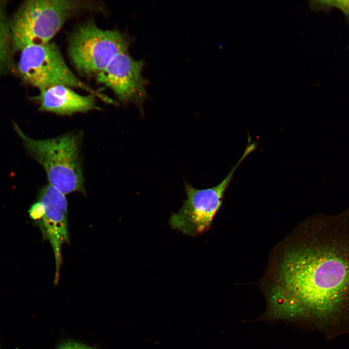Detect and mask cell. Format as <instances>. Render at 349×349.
Segmentation results:
<instances>
[{"label": "cell", "mask_w": 349, "mask_h": 349, "mask_svg": "<svg viewBox=\"0 0 349 349\" xmlns=\"http://www.w3.org/2000/svg\"><path fill=\"white\" fill-rule=\"evenodd\" d=\"M305 229L282 257L275 284L296 315H327L349 301V206L316 217Z\"/></svg>", "instance_id": "1"}, {"label": "cell", "mask_w": 349, "mask_h": 349, "mask_svg": "<svg viewBox=\"0 0 349 349\" xmlns=\"http://www.w3.org/2000/svg\"><path fill=\"white\" fill-rule=\"evenodd\" d=\"M97 8L90 1L29 0L21 3L9 20L15 51L26 46L45 44L78 12Z\"/></svg>", "instance_id": "2"}, {"label": "cell", "mask_w": 349, "mask_h": 349, "mask_svg": "<svg viewBox=\"0 0 349 349\" xmlns=\"http://www.w3.org/2000/svg\"><path fill=\"white\" fill-rule=\"evenodd\" d=\"M28 153L46 171L49 184L64 195L84 192L80 159V136L69 132L53 138L37 140L27 136L14 123Z\"/></svg>", "instance_id": "3"}, {"label": "cell", "mask_w": 349, "mask_h": 349, "mask_svg": "<svg viewBox=\"0 0 349 349\" xmlns=\"http://www.w3.org/2000/svg\"><path fill=\"white\" fill-rule=\"evenodd\" d=\"M19 52L16 71L24 82L39 90L55 85H63L83 90L106 102L114 103L111 98L86 84L73 73L55 43L29 45Z\"/></svg>", "instance_id": "4"}, {"label": "cell", "mask_w": 349, "mask_h": 349, "mask_svg": "<svg viewBox=\"0 0 349 349\" xmlns=\"http://www.w3.org/2000/svg\"><path fill=\"white\" fill-rule=\"evenodd\" d=\"M130 39L117 30H104L92 20L77 27L68 39V54L77 70L96 76L118 54L127 52Z\"/></svg>", "instance_id": "5"}, {"label": "cell", "mask_w": 349, "mask_h": 349, "mask_svg": "<svg viewBox=\"0 0 349 349\" xmlns=\"http://www.w3.org/2000/svg\"><path fill=\"white\" fill-rule=\"evenodd\" d=\"M256 147L255 143L248 142L237 164L226 176L214 187L198 189L185 182L184 190L187 198L179 210L171 215L169 222L171 227L190 236H196L207 231L222 206L224 194L235 171Z\"/></svg>", "instance_id": "6"}, {"label": "cell", "mask_w": 349, "mask_h": 349, "mask_svg": "<svg viewBox=\"0 0 349 349\" xmlns=\"http://www.w3.org/2000/svg\"><path fill=\"white\" fill-rule=\"evenodd\" d=\"M143 60H136L127 52L115 56L95 76L97 82L110 88L123 103H132L142 109L147 97V81L142 76Z\"/></svg>", "instance_id": "7"}, {"label": "cell", "mask_w": 349, "mask_h": 349, "mask_svg": "<svg viewBox=\"0 0 349 349\" xmlns=\"http://www.w3.org/2000/svg\"><path fill=\"white\" fill-rule=\"evenodd\" d=\"M37 200L42 206L43 214L35 223L39 227L44 240H48L53 249L56 265L55 283L57 284L62 262V245L69 241L67 202L65 195L49 183L40 190Z\"/></svg>", "instance_id": "8"}, {"label": "cell", "mask_w": 349, "mask_h": 349, "mask_svg": "<svg viewBox=\"0 0 349 349\" xmlns=\"http://www.w3.org/2000/svg\"><path fill=\"white\" fill-rule=\"evenodd\" d=\"M95 97L92 94L80 95L67 86L55 85L39 90V95L31 99L38 102L40 111L71 115L100 110L96 105Z\"/></svg>", "instance_id": "9"}, {"label": "cell", "mask_w": 349, "mask_h": 349, "mask_svg": "<svg viewBox=\"0 0 349 349\" xmlns=\"http://www.w3.org/2000/svg\"><path fill=\"white\" fill-rule=\"evenodd\" d=\"M6 3L0 1V75L16 71V52L11 37Z\"/></svg>", "instance_id": "10"}, {"label": "cell", "mask_w": 349, "mask_h": 349, "mask_svg": "<svg viewBox=\"0 0 349 349\" xmlns=\"http://www.w3.org/2000/svg\"><path fill=\"white\" fill-rule=\"evenodd\" d=\"M310 7L314 10L328 12L332 8L339 9L344 14L347 24L349 26V0L312 1Z\"/></svg>", "instance_id": "11"}, {"label": "cell", "mask_w": 349, "mask_h": 349, "mask_svg": "<svg viewBox=\"0 0 349 349\" xmlns=\"http://www.w3.org/2000/svg\"><path fill=\"white\" fill-rule=\"evenodd\" d=\"M58 349H94L84 345L73 341H68L62 344Z\"/></svg>", "instance_id": "12"}, {"label": "cell", "mask_w": 349, "mask_h": 349, "mask_svg": "<svg viewBox=\"0 0 349 349\" xmlns=\"http://www.w3.org/2000/svg\"><path fill=\"white\" fill-rule=\"evenodd\" d=\"M0 349H1V347H0Z\"/></svg>", "instance_id": "13"}]
</instances>
